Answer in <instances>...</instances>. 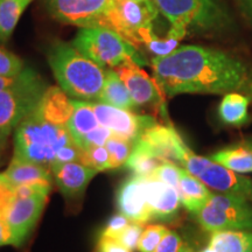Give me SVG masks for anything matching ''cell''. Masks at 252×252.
Returning a JSON list of instances; mask_svg holds the SVG:
<instances>
[{
	"instance_id": "obj_1",
	"label": "cell",
	"mask_w": 252,
	"mask_h": 252,
	"mask_svg": "<svg viewBox=\"0 0 252 252\" xmlns=\"http://www.w3.org/2000/svg\"><path fill=\"white\" fill-rule=\"evenodd\" d=\"M153 77L168 97L180 94H252V72L234 56L202 46H180L151 61Z\"/></svg>"
},
{
	"instance_id": "obj_2",
	"label": "cell",
	"mask_w": 252,
	"mask_h": 252,
	"mask_svg": "<svg viewBox=\"0 0 252 252\" xmlns=\"http://www.w3.org/2000/svg\"><path fill=\"white\" fill-rule=\"evenodd\" d=\"M48 63L59 87L70 98L98 102L106 69L82 54L72 43L62 41L49 48Z\"/></svg>"
},
{
	"instance_id": "obj_3",
	"label": "cell",
	"mask_w": 252,
	"mask_h": 252,
	"mask_svg": "<svg viewBox=\"0 0 252 252\" xmlns=\"http://www.w3.org/2000/svg\"><path fill=\"white\" fill-rule=\"evenodd\" d=\"M74 141L68 125L50 121L35 108L15 127L13 157L52 172L59 151Z\"/></svg>"
},
{
	"instance_id": "obj_4",
	"label": "cell",
	"mask_w": 252,
	"mask_h": 252,
	"mask_svg": "<svg viewBox=\"0 0 252 252\" xmlns=\"http://www.w3.org/2000/svg\"><path fill=\"white\" fill-rule=\"evenodd\" d=\"M169 23L168 32L184 37L193 32H214L231 23L223 0H153Z\"/></svg>"
},
{
	"instance_id": "obj_5",
	"label": "cell",
	"mask_w": 252,
	"mask_h": 252,
	"mask_svg": "<svg viewBox=\"0 0 252 252\" xmlns=\"http://www.w3.org/2000/svg\"><path fill=\"white\" fill-rule=\"evenodd\" d=\"M72 45L102 68L115 69L126 63H135L140 67L146 64L137 47L110 28H81Z\"/></svg>"
},
{
	"instance_id": "obj_6",
	"label": "cell",
	"mask_w": 252,
	"mask_h": 252,
	"mask_svg": "<svg viewBox=\"0 0 252 252\" xmlns=\"http://www.w3.org/2000/svg\"><path fill=\"white\" fill-rule=\"evenodd\" d=\"M50 14L60 23L83 27H105L121 34L116 0H47Z\"/></svg>"
},
{
	"instance_id": "obj_7",
	"label": "cell",
	"mask_w": 252,
	"mask_h": 252,
	"mask_svg": "<svg viewBox=\"0 0 252 252\" xmlns=\"http://www.w3.org/2000/svg\"><path fill=\"white\" fill-rule=\"evenodd\" d=\"M197 223L210 232L252 229V206L241 195L214 194L195 214Z\"/></svg>"
},
{
	"instance_id": "obj_8",
	"label": "cell",
	"mask_w": 252,
	"mask_h": 252,
	"mask_svg": "<svg viewBox=\"0 0 252 252\" xmlns=\"http://www.w3.org/2000/svg\"><path fill=\"white\" fill-rule=\"evenodd\" d=\"M181 166L191 175L214 190L241 195L252 201V180L226 168L210 158L196 156L190 149L186 150Z\"/></svg>"
},
{
	"instance_id": "obj_9",
	"label": "cell",
	"mask_w": 252,
	"mask_h": 252,
	"mask_svg": "<svg viewBox=\"0 0 252 252\" xmlns=\"http://www.w3.org/2000/svg\"><path fill=\"white\" fill-rule=\"evenodd\" d=\"M42 78L13 89L0 90V138L7 139L23 119L33 111L47 89Z\"/></svg>"
},
{
	"instance_id": "obj_10",
	"label": "cell",
	"mask_w": 252,
	"mask_h": 252,
	"mask_svg": "<svg viewBox=\"0 0 252 252\" xmlns=\"http://www.w3.org/2000/svg\"><path fill=\"white\" fill-rule=\"evenodd\" d=\"M116 4L121 20V35L124 39L138 48L157 36L153 23L159 11L154 1L116 0Z\"/></svg>"
},
{
	"instance_id": "obj_11",
	"label": "cell",
	"mask_w": 252,
	"mask_h": 252,
	"mask_svg": "<svg viewBox=\"0 0 252 252\" xmlns=\"http://www.w3.org/2000/svg\"><path fill=\"white\" fill-rule=\"evenodd\" d=\"M49 193H36L28 196L12 194L2 217L12 234V245L21 247L33 231L45 209Z\"/></svg>"
},
{
	"instance_id": "obj_12",
	"label": "cell",
	"mask_w": 252,
	"mask_h": 252,
	"mask_svg": "<svg viewBox=\"0 0 252 252\" xmlns=\"http://www.w3.org/2000/svg\"><path fill=\"white\" fill-rule=\"evenodd\" d=\"M115 69L127 88L135 106L150 108L154 112L165 115V94L156 78L151 77L135 63H126Z\"/></svg>"
},
{
	"instance_id": "obj_13",
	"label": "cell",
	"mask_w": 252,
	"mask_h": 252,
	"mask_svg": "<svg viewBox=\"0 0 252 252\" xmlns=\"http://www.w3.org/2000/svg\"><path fill=\"white\" fill-rule=\"evenodd\" d=\"M99 125L105 126L112 134L135 141L145 128L157 124L152 116L135 115L131 110L115 108L100 102H91Z\"/></svg>"
},
{
	"instance_id": "obj_14",
	"label": "cell",
	"mask_w": 252,
	"mask_h": 252,
	"mask_svg": "<svg viewBox=\"0 0 252 252\" xmlns=\"http://www.w3.org/2000/svg\"><path fill=\"white\" fill-rule=\"evenodd\" d=\"M134 143L143 146L160 161H169L179 165H181L186 150L188 149L172 125L167 126L158 123L145 128Z\"/></svg>"
},
{
	"instance_id": "obj_15",
	"label": "cell",
	"mask_w": 252,
	"mask_h": 252,
	"mask_svg": "<svg viewBox=\"0 0 252 252\" xmlns=\"http://www.w3.org/2000/svg\"><path fill=\"white\" fill-rule=\"evenodd\" d=\"M145 191L152 220L173 222L182 204L179 190L154 176H144Z\"/></svg>"
},
{
	"instance_id": "obj_16",
	"label": "cell",
	"mask_w": 252,
	"mask_h": 252,
	"mask_svg": "<svg viewBox=\"0 0 252 252\" xmlns=\"http://www.w3.org/2000/svg\"><path fill=\"white\" fill-rule=\"evenodd\" d=\"M117 206L119 213L131 222L146 224L152 220L145 191L144 176L133 175L119 187Z\"/></svg>"
},
{
	"instance_id": "obj_17",
	"label": "cell",
	"mask_w": 252,
	"mask_h": 252,
	"mask_svg": "<svg viewBox=\"0 0 252 252\" xmlns=\"http://www.w3.org/2000/svg\"><path fill=\"white\" fill-rule=\"evenodd\" d=\"M52 173L61 193L68 198H75L84 193L98 172L80 161H71L54 166Z\"/></svg>"
},
{
	"instance_id": "obj_18",
	"label": "cell",
	"mask_w": 252,
	"mask_h": 252,
	"mask_svg": "<svg viewBox=\"0 0 252 252\" xmlns=\"http://www.w3.org/2000/svg\"><path fill=\"white\" fill-rule=\"evenodd\" d=\"M2 175L12 189L21 185L32 184V182H52L53 180V173L46 167L21 160L17 157H13Z\"/></svg>"
},
{
	"instance_id": "obj_19",
	"label": "cell",
	"mask_w": 252,
	"mask_h": 252,
	"mask_svg": "<svg viewBox=\"0 0 252 252\" xmlns=\"http://www.w3.org/2000/svg\"><path fill=\"white\" fill-rule=\"evenodd\" d=\"M179 194H180L184 207L194 215L198 210H201V208L209 201L210 196L213 195L209 188L202 181L191 175L185 168H182L181 171Z\"/></svg>"
},
{
	"instance_id": "obj_20",
	"label": "cell",
	"mask_w": 252,
	"mask_h": 252,
	"mask_svg": "<svg viewBox=\"0 0 252 252\" xmlns=\"http://www.w3.org/2000/svg\"><path fill=\"white\" fill-rule=\"evenodd\" d=\"M98 102L124 110H132L135 108L127 88L118 72L116 71V69L113 68L106 69L105 81H104Z\"/></svg>"
},
{
	"instance_id": "obj_21",
	"label": "cell",
	"mask_w": 252,
	"mask_h": 252,
	"mask_svg": "<svg viewBox=\"0 0 252 252\" xmlns=\"http://www.w3.org/2000/svg\"><path fill=\"white\" fill-rule=\"evenodd\" d=\"M250 98L242 93H228L224 94L219 106V117L226 125L242 126L249 121L248 108Z\"/></svg>"
},
{
	"instance_id": "obj_22",
	"label": "cell",
	"mask_w": 252,
	"mask_h": 252,
	"mask_svg": "<svg viewBox=\"0 0 252 252\" xmlns=\"http://www.w3.org/2000/svg\"><path fill=\"white\" fill-rule=\"evenodd\" d=\"M72 103H74V111L68 126L72 138L77 144L84 135L98 127L99 123L94 115L91 102L72 98Z\"/></svg>"
},
{
	"instance_id": "obj_23",
	"label": "cell",
	"mask_w": 252,
	"mask_h": 252,
	"mask_svg": "<svg viewBox=\"0 0 252 252\" xmlns=\"http://www.w3.org/2000/svg\"><path fill=\"white\" fill-rule=\"evenodd\" d=\"M209 247L217 252H252V232L226 230L212 234Z\"/></svg>"
},
{
	"instance_id": "obj_24",
	"label": "cell",
	"mask_w": 252,
	"mask_h": 252,
	"mask_svg": "<svg viewBox=\"0 0 252 252\" xmlns=\"http://www.w3.org/2000/svg\"><path fill=\"white\" fill-rule=\"evenodd\" d=\"M210 159L236 173L252 172V143L226 147L214 153Z\"/></svg>"
},
{
	"instance_id": "obj_25",
	"label": "cell",
	"mask_w": 252,
	"mask_h": 252,
	"mask_svg": "<svg viewBox=\"0 0 252 252\" xmlns=\"http://www.w3.org/2000/svg\"><path fill=\"white\" fill-rule=\"evenodd\" d=\"M32 1L33 0H0V43L8 41Z\"/></svg>"
},
{
	"instance_id": "obj_26",
	"label": "cell",
	"mask_w": 252,
	"mask_h": 252,
	"mask_svg": "<svg viewBox=\"0 0 252 252\" xmlns=\"http://www.w3.org/2000/svg\"><path fill=\"white\" fill-rule=\"evenodd\" d=\"M162 161L158 158L152 156L149 151L145 150L139 144L134 143L133 149L130 154V158L126 161L125 166L130 171L133 172L134 175L139 176H152L156 172L158 166Z\"/></svg>"
},
{
	"instance_id": "obj_27",
	"label": "cell",
	"mask_w": 252,
	"mask_h": 252,
	"mask_svg": "<svg viewBox=\"0 0 252 252\" xmlns=\"http://www.w3.org/2000/svg\"><path fill=\"white\" fill-rule=\"evenodd\" d=\"M134 141H131L119 135L112 134L105 143V147L110 153L111 159V169L119 168L125 166L126 161L130 158V154L133 149Z\"/></svg>"
},
{
	"instance_id": "obj_28",
	"label": "cell",
	"mask_w": 252,
	"mask_h": 252,
	"mask_svg": "<svg viewBox=\"0 0 252 252\" xmlns=\"http://www.w3.org/2000/svg\"><path fill=\"white\" fill-rule=\"evenodd\" d=\"M80 162L96 169L97 172H103L111 169V159L110 153L104 146H91L88 149H82Z\"/></svg>"
},
{
	"instance_id": "obj_29",
	"label": "cell",
	"mask_w": 252,
	"mask_h": 252,
	"mask_svg": "<svg viewBox=\"0 0 252 252\" xmlns=\"http://www.w3.org/2000/svg\"><path fill=\"white\" fill-rule=\"evenodd\" d=\"M168 231L169 229L161 224L146 225L140 236L137 250L139 252H154L158 245L161 242L163 236Z\"/></svg>"
},
{
	"instance_id": "obj_30",
	"label": "cell",
	"mask_w": 252,
	"mask_h": 252,
	"mask_svg": "<svg viewBox=\"0 0 252 252\" xmlns=\"http://www.w3.org/2000/svg\"><path fill=\"white\" fill-rule=\"evenodd\" d=\"M181 40L182 37L168 32L166 37H159L158 35L154 36L152 40H150L145 45V47L150 53H152L154 58H159V56H166L174 52L179 47V42Z\"/></svg>"
},
{
	"instance_id": "obj_31",
	"label": "cell",
	"mask_w": 252,
	"mask_h": 252,
	"mask_svg": "<svg viewBox=\"0 0 252 252\" xmlns=\"http://www.w3.org/2000/svg\"><path fill=\"white\" fill-rule=\"evenodd\" d=\"M25 63L19 56L0 47V75L2 76H18L25 70Z\"/></svg>"
},
{
	"instance_id": "obj_32",
	"label": "cell",
	"mask_w": 252,
	"mask_h": 252,
	"mask_svg": "<svg viewBox=\"0 0 252 252\" xmlns=\"http://www.w3.org/2000/svg\"><path fill=\"white\" fill-rule=\"evenodd\" d=\"M181 171H182V167L178 166L176 163L163 161L158 166V168L156 169V172L153 173L152 176L158 179V180L172 186V187H174L179 190Z\"/></svg>"
},
{
	"instance_id": "obj_33",
	"label": "cell",
	"mask_w": 252,
	"mask_h": 252,
	"mask_svg": "<svg viewBox=\"0 0 252 252\" xmlns=\"http://www.w3.org/2000/svg\"><path fill=\"white\" fill-rule=\"evenodd\" d=\"M39 78H41L40 75L32 68H25V70L18 76H2V75H0V90L13 89V88L37 81Z\"/></svg>"
},
{
	"instance_id": "obj_34",
	"label": "cell",
	"mask_w": 252,
	"mask_h": 252,
	"mask_svg": "<svg viewBox=\"0 0 252 252\" xmlns=\"http://www.w3.org/2000/svg\"><path fill=\"white\" fill-rule=\"evenodd\" d=\"M144 225L145 224H140V223L131 222L115 239L121 242L124 247L130 249L131 251H134L138 248Z\"/></svg>"
},
{
	"instance_id": "obj_35",
	"label": "cell",
	"mask_w": 252,
	"mask_h": 252,
	"mask_svg": "<svg viewBox=\"0 0 252 252\" xmlns=\"http://www.w3.org/2000/svg\"><path fill=\"white\" fill-rule=\"evenodd\" d=\"M111 135L112 132L110 131L108 127L99 125L98 127H96L94 130L84 135V137L78 141L77 145L83 150L91 146H104Z\"/></svg>"
},
{
	"instance_id": "obj_36",
	"label": "cell",
	"mask_w": 252,
	"mask_h": 252,
	"mask_svg": "<svg viewBox=\"0 0 252 252\" xmlns=\"http://www.w3.org/2000/svg\"><path fill=\"white\" fill-rule=\"evenodd\" d=\"M187 247L184 244L180 236L175 231L169 230L167 234L163 236L159 245H158L154 252H185Z\"/></svg>"
},
{
	"instance_id": "obj_37",
	"label": "cell",
	"mask_w": 252,
	"mask_h": 252,
	"mask_svg": "<svg viewBox=\"0 0 252 252\" xmlns=\"http://www.w3.org/2000/svg\"><path fill=\"white\" fill-rule=\"evenodd\" d=\"M82 154V149L76 144V141L70 143L65 146H63L61 150L56 154L55 161L53 167L56 165H61V163L71 162V161H80Z\"/></svg>"
},
{
	"instance_id": "obj_38",
	"label": "cell",
	"mask_w": 252,
	"mask_h": 252,
	"mask_svg": "<svg viewBox=\"0 0 252 252\" xmlns=\"http://www.w3.org/2000/svg\"><path fill=\"white\" fill-rule=\"evenodd\" d=\"M131 223V220L127 217L119 213L118 215H115L111 220H109L108 224L102 231L100 236H105V237L116 238L121 232L124 230L126 226Z\"/></svg>"
},
{
	"instance_id": "obj_39",
	"label": "cell",
	"mask_w": 252,
	"mask_h": 252,
	"mask_svg": "<svg viewBox=\"0 0 252 252\" xmlns=\"http://www.w3.org/2000/svg\"><path fill=\"white\" fill-rule=\"evenodd\" d=\"M98 252H133L124 247L121 242L111 237L100 236L98 242Z\"/></svg>"
},
{
	"instance_id": "obj_40",
	"label": "cell",
	"mask_w": 252,
	"mask_h": 252,
	"mask_svg": "<svg viewBox=\"0 0 252 252\" xmlns=\"http://www.w3.org/2000/svg\"><path fill=\"white\" fill-rule=\"evenodd\" d=\"M12 245V234L4 217L0 216V247Z\"/></svg>"
},
{
	"instance_id": "obj_41",
	"label": "cell",
	"mask_w": 252,
	"mask_h": 252,
	"mask_svg": "<svg viewBox=\"0 0 252 252\" xmlns=\"http://www.w3.org/2000/svg\"><path fill=\"white\" fill-rule=\"evenodd\" d=\"M237 4L242 13L252 25V0H237Z\"/></svg>"
},
{
	"instance_id": "obj_42",
	"label": "cell",
	"mask_w": 252,
	"mask_h": 252,
	"mask_svg": "<svg viewBox=\"0 0 252 252\" xmlns=\"http://www.w3.org/2000/svg\"><path fill=\"white\" fill-rule=\"evenodd\" d=\"M6 143H7V139H5V138H0V156H1V152L2 150H4Z\"/></svg>"
},
{
	"instance_id": "obj_43",
	"label": "cell",
	"mask_w": 252,
	"mask_h": 252,
	"mask_svg": "<svg viewBox=\"0 0 252 252\" xmlns=\"http://www.w3.org/2000/svg\"><path fill=\"white\" fill-rule=\"evenodd\" d=\"M200 252H217V251L214 250V249H212L210 247H208L206 249H203V250H201Z\"/></svg>"
},
{
	"instance_id": "obj_44",
	"label": "cell",
	"mask_w": 252,
	"mask_h": 252,
	"mask_svg": "<svg viewBox=\"0 0 252 252\" xmlns=\"http://www.w3.org/2000/svg\"><path fill=\"white\" fill-rule=\"evenodd\" d=\"M185 252H193V251H191V250H190V249H188V248H187V250H186Z\"/></svg>"
},
{
	"instance_id": "obj_45",
	"label": "cell",
	"mask_w": 252,
	"mask_h": 252,
	"mask_svg": "<svg viewBox=\"0 0 252 252\" xmlns=\"http://www.w3.org/2000/svg\"><path fill=\"white\" fill-rule=\"evenodd\" d=\"M140 1H153V0H140Z\"/></svg>"
}]
</instances>
